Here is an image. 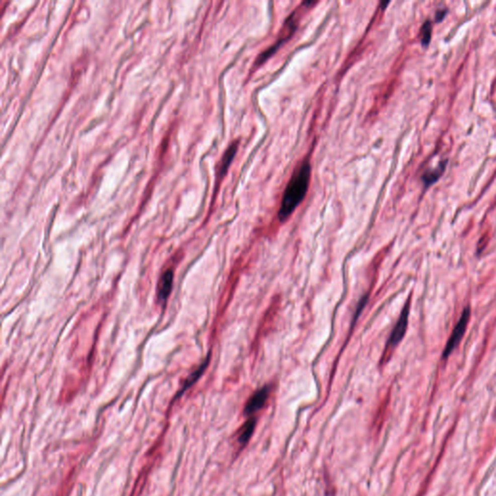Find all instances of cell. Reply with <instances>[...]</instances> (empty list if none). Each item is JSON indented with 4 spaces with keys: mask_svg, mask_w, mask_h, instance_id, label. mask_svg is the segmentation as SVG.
Wrapping results in <instances>:
<instances>
[{
    "mask_svg": "<svg viewBox=\"0 0 496 496\" xmlns=\"http://www.w3.org/2000/svg\"><path fill=\"white\" fill-rule=\"evenodd\" d=\"M311 177V166L308 158H305L291 177L283 193L278 210V218L284 222L303 201L307 193Z\"/></svg>",
    "mask_w": 496,
    "mask_h": 496,
    "instance_id": "6da1fadb",
    "label": "cell"
},
{
    "mask_svg": "<svg viewBox=\"0 0 496 496\" xmlns=\"http://www.w3.org/2000/svg\"><path fill=\"white\" fill-rule=\"evenodd\" d=\"M314 4H315V2H313V1L302 2L300 7H298L293 13L289 16V18L286 20V22H285V24L283 26V28L281 29V32L278 35V38L276 40V42L274 43V45L270 49H268L267 51L262 52L261 55H259L258 59L256 60V64L257 65H260L262 63H264L267 59H269L274 54V52H277V50L284 43L287 42L289 38L292 37V35L294 34V32L296 31L297 27L299 26V22H300V19L301 18L302 10H305L306 8H309V6H312Z\"/></svg>",
    "mask_w": 496,
    "mask_h": 496,
    "instance_id": "7a4b0ae2",
    "label": "cell"
},
{
    "mask_svg": "<svg viewBox=\"0 0 496 496\" xmlns=\"http://www.w3.org/2000/svg\"><path fill=\"white\" fill-rule=\"evenodd\" d=\"M410 304H411V300L409 298L407 300V301H406L404 307L401 310L400 316H399V318H398L395 326H394L393 329H392V334L390 336V339H389L388 342H387V346H386V349H385V352H384V356L386 357V360H388L390 358L391 353L394 350V348L400 343V341L403 340V338H404L406 330H407V326H408V318H409V312H410Z\"/></svg>",
    "mask_w": 496,
    "mask_h": 496,
    "instance_id": "3957f363",
    "label": "cell"
},
{
    "mask_svg": "<svg viewBox=\"0 0 496 496\" xmlns=\"http://www.w3.org/2000/svg\"><path fill=\"white\" fill-rule=\"evenodd\" d=\"M470 314V307L467 305L464 307L462 313L457 321V325L454 327L449 340L446 343V346H445L443 354H442L443 359H447L448 357H450L451 354L457 348L461 340L463 339V336L465 335L466 328L469 324Z\"/></svg>",
    "mask_w": 496,
    "mask_h": 496,
    "instance_id": "277c9868",
    "label": "cell"
},
{
    "mask_svg": "<svg viewBox=\"0 0 496 496\" xmlns=\"http://www.w3.org/2000/svg\"><path fill=\"white\" fill-rule=\"evenodd\" d=\"M270 392H271V388L269 386H265L260 390L254 392L245 404L243 411L244 415L251 416L256 412H258L259 410H261L268 400Z\"/></svg>",
    "mask_w": 496,
    "mask_h": 496,
    "instance_id": "5b68a950",
    "label": "cell"
},
{
    "mask_svg": "<svg viewBox=\"0 0 496 496\" xmlns=\"http://www.w3.org/2000/svg\"><path fill=\"white\" fill-rule=\"evenodd\" d=\"M174 282V270L168 269L161 275V278L157 287V298L163 304L168 300Z\"/></svg>",
    "mask_w": 496,
    "mask_h": 496,
    "instance_id": "8992f818",
    "label": "cell"
},
{
    "mask_svg": "<svg viewBox=\"0 0 496 496\" xmlns=\"http://www.w3.org/2000/svg\"><path fill=\"white\" fill-rule=\"evenodd\" d=\"M238 144L239 142L238 141H235L233 142L232 144H230V146L227 148V150L225 151L224 155L222 157V160H221V165H220V169H219V179L220 178H223L226 173H227V170L231 164V162L233 161L234 157H235V153L237 151V148H238Z\"/></svg>",
    "mask_w": 496,
    "mask_h": 496,
    "instance_id": "52a82bcc",
    "label": "cell"
},
{
    "mask_svg": "<svg viewBox=\"0 0 496 496\" xmlns=\"http://www.w3.org/2000/svg\"><path fill=\"white\" fill-rule=\"evenodd\" d=\"M446 165H447V161H444L441 162L439 166L436 167L435 169L425 172V174L422 176V181L424 183V185L426 187H430L433 183H436L444 173Z\"/></svg>",
    "mask_w": 496,
    "mask_h": 496,
    "instance_id": "ba28073f",
    "label": "cell"
},
{
    "mask_svg": "<svg viewBox=\"0 0 496 496\" xmlns=\"http://www.w3.org/2000/svg\"><path fill=\"white\" fill-rule=\"evenodd\" d=\"M256 424H257V420L253 418V417L248 419L247 421L244 423V425L240 429L239 435H238V439H237V441H238L239 444L245 445L247 443L249 439L251 438L253 432L255 431Z\"/></svg>",
    "mask_w": 496,
    "mask_h": 496,
    "instance_id": "9c48e42d",
    "label": "cell"
},
{
    "mask_svg": "<svg viewBox=\"0 0 496 496\" xmlns=\"http://www.w3.org/2000/svg\"><path fill=\"white\" fill-rule=\"evenodd\" d=\"M209 356L208 358H207V359H206V360H205V362H204L201 366H199L195 371H193V372H192V373H191V374L187 377V379L185 380V382H184V384H183V388H182V390L180 391L179 395H181V394L185 392L187 389H189V388H190V387H191V386H192V385L196 382L197 380L202 376V374H203V373H204V371L206 370V368H207V366L209 365Z\"/></svg>",
    "mask_w": 496,
    "mask_h": 496,
    "instance_id": "30bf717a",
    "label": "cell"
},
{
    "mask_svg": "<svg viewBox=\"0 0 496 496\" xmlns=\"http://www.w3.org/2000/svg\"><path fill=\"white\" fill-rule=\"evenodd\" d=\"M431 33H432V23L430 20L426 21L421 28V42L422 45L428 47L431 43Z\"/></svg>",
    "mask_w": 496,
    "mask_h": 496,
    "instance_id": "8fae6325",
    "label": "cell"
},
{
    "mask_svg": "<svg viewBox=\"0 0 496 496\" xmlns=\"http://www.w3.org/2000/svg\"><path fill=\"white\" fill-rule=\"evenodd\" d=\"M448 13V9H439L435 13V22L439 23L444 20L446 14Z\"/></svg>",
    "mask_w": 496,
    "mask_h": 496,
    "instance_id": "7c38bea8",
    "label": "cell"
}]
</instances>
